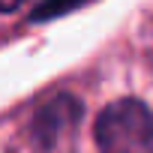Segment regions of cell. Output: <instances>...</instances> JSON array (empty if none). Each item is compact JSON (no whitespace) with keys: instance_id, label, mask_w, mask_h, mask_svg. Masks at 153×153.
<instances>
[{"instance_id":"1","label":"cell","mask_w":153,"mask_h":153,"mask_svg":"<svg viewBox=\"0 0 153 153\" xmlns=\"http://www.w3.org/2000/svg\"><path fill=\"white\" fill-rule=\"evenodd\" d=\"M93 135L99 153H153V111L138 99H117L102 108Z\"/></svg>"},{"instance_id":"2","label":"cell","mask_w":153,"mask_h":153,"mask_svg":"<svg viewBox=\"0 0 153 153\" xmlns=\"http://www.w3.org/2000/svg\"><path fill=\"white\" fill-rule=\"evenodd\" d=\"M78 117H81V102L75 96H66L63 93V96L51 99L36 114V123H33L36 141L45 144V147H51V144H57L60 135H69L72 138V129L78 126Z\"/></svg>"},{"instance_id":"3","label":"cell","mask_w":153,"mask_h":153,"mask_svg":"<svg viewBox=\"0 0 153 153\" xmlns=\"http://www.w3.org/2000/svg\"><path fill=\"white\" fill-rule=\"evenodd\" d=\"M81 3H87V0H42V3L33 9V21H48V18H57L63 12H72V9H78Z\"/></svg>"},{"instance_id":"4","label":"cell","mask_w":153,"mask_h":153,"mask_svg":"<svg viewBox=\"0 0 153 153\" xmlns=\"http://www.w3.org/2000/svg\"><path fill=\"white\" fill-rule=\"evenodd\" d=\"M27 3V0H0V12H15Z\"/></svg>"}]
</instances>
